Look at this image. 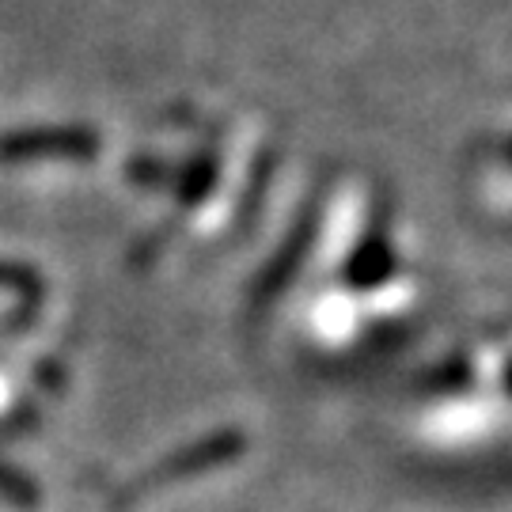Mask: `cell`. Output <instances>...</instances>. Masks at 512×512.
I'll return each mask as SVG.
<instances>
[{"mask_svg": "<svg viewBox=\"0 0 512 512\" xmlns=\"http://www.w3.org/2000/svg\"><path fill=\"white\" fill-rule=\"evenodd\" d=\"M99 152V133L88 126H38L16 129L0 137V160L19 164V160H46V156H65V160H88Z\"/></svg>", "mask_w": 512, "mask_h": 512, "instance_id": "1", "label": "cell"}, {"mask_svg": "<svg viewBox=\"0 0 512 512\" xmlns=\"http://www.w3.org/2000/svg\"><path fill=\"white\" fill-rule=\"evenodd\" d=\"M243 452V437L239 433H220V437H209L194 448H186L179 456H171L167 463L156 467V475H148L141 486H164V482H175V478H190L202 475L205 467H217L224 459H232Z\"/></svg>", "mask_w": 512, "mask_h": 512, "instance_id": "2", "label": "cell"}, {"mask_svg": "<svg viewBox=\"0 0 512 512\" xmlns=\"http://www.w3.org/2000/svg\"><path fill=\"white\" fill-rule=\"evenodd\" d=\"M308 243H311V220H304L300 232L285 243V251H281V258H277V266L266 274L262 289H258V300H274V296L285 289V281L293 277V270H300V258H304V251H308Z\"/></svg>", "mask_w": 512, "mask_h": 512, "instance_id": "3", "label": "cell"}, {"mask_svg": "<svg viewBox=\"0 0 512 512\" xmlns=\"http://www.w3.org/2000/svg\"><path fill=\"white\" fill-rule=\"evenodd\" d=\"M391 270V251H387L380 239H372L365 247V255L353 262V270H349V277L357 281V285H376L380 277Z\"/></svg>", "mask_w": 512, "mask_h": 512, "instance_id": "4", "label": "cell"}, {"mask_svg": "<svg viewBox=\"0 0 512 512\" xmlns=\"http://www.w3.org/2000/svg\"><path fill=\"white\" fill-rule=\"evenodd\" d=\"M213 183H217V167H213V160H198V164L186 171V179H183V202H202L205 194L213 190Z\"/></svg>", "mask_w": 512, "mask_h": 512, "instance_id": "5", "label": "cell"}, {"mask_svg": "<svg viewBox=\"0 0 512 512\" xmlns=\"http://www.w3.org/2000/svg\"><path fill=\"white\" fill-rule=\"evenodd\" d=\"M0 494H8L16 505H35V486L19 475H4V467H0Z\"/></svg>", "mask_w": 512, "mask_h": 512, "instance_id": "6", "label": "cell"}, {"mask_svg": "<svg viewBox=\"0 0 512 512\" xmlns=\"http://www.w3.org/2000/svg\"><path fill=\"white\" fill-rule=\"evenodd\" d=\"M0 285H4V289H16V293H23V289L35 293L38 289V281L31 270H23V266H4V262H0Z\"/></svg>", "mask_w": 512, "mask_h": 512, "instance_id": "7", "label": "cell"}]
</instances>
